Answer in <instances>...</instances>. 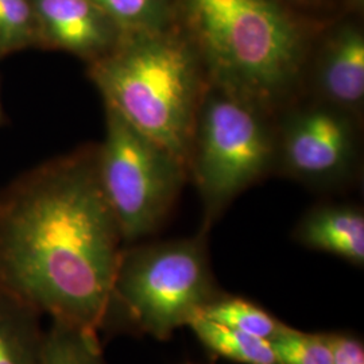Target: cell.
<instances>
[{
    "label": "cell",
    "instance_id": "4fadbf2b",
    "mask_svg": "<svg viewBox=\"0 0 364 364\" xmlns=\"http://www.w3.org/2000/svg\"><path fill=\"white\" fill-rule=\"evenodd\" d=\"M197 316L264 340H272L284 328V324L258 305L235 297H216Z\"/></svg>",
    "mask_w": 364,
    "mask_h": 364
},
{
    "label": "cell",
    "instance_id": "ac0fdd59",
    "mask_svg": "<svg viewBox=\"0 0 364 364\" xmlns=\"http://www.w3.org/2000/svg\"><path fill=\"white\" fill-rule=\"evenodd\" d=\"M332 352V364H364L363 344L347 335H326Z\"/></svg>",
    "mask_w": 364,
    "mask_h": 364
},
{
    "label": "cell",
    "instance_id": "30bf717a",
    "mask_svg": "<svg viewBox=\"0 0 364 364\" xmlns=\"http://www.w3.org/2000/svg\"><path fill=\"white\" fill-rule=\"evenodd\" d=\"M296 236L306 247L333 254L359 266L364 263V216L360 209H314L299 223Z\"/></svg>",
    "mask_w": 364,
    "mask_h": 364
},
{
    "label": "cell",
    "instance_id": "8fae6325",
    "mask_svg": "<svg viewBox=\"0 0 364 364\" xmlns=\"http://www.w3.org/2000/svg\"><path fill=\"white\" fill-rule=\"evenodd\" d=\"M41 313L0 290V364H42L46 331Z\"/></svg>",
    "mask_w": 364,
    "mask_h": 364
},
{
    "label": "cell",
    "instance_id": "9c48e42d",
    "mask_svg": "<svg viewBox=\"0 0 364 364\" xmlns=\"http://www.w3.org/2000/svg\"><path fill=\"white\" fill-rule=\"evenodd\" d=\"M317 85L329 105L344 112L364 102V37L347 25L328 41L317 66Z\"/></svg>",
    "mask_w": 364,
    "mask_h": 364
},
{
    "label": "cell",
    "instance_id": "52a82bcc",
    "mask_svg": "<svg viewBox=\"0 0 364 364\" xmlns=\"http://www.w3.org/2000/svg\"><path fill=\"white\" fill-rule=\"evenodd\" d=\"M353 142L347 112L332 105L313 107L289 120L282 139V159L293 176L306 181H326L347 168Z\"/></svg>",
    "mask_w": 364,
    "mask_h": 364
},
{
    "label": "cell",
    "instance_id": "e0dca14e",
    "mask_svg": "<svg viewBox=\"0 0 364 364\" xmlns=\"http://www.w3.org/2000/svg\"><path fill=\"white\" fill-rule=\"evenodd\" d=\"M269 341L278 364H332L326 335L305 333L284 326Z\"/></svg>",
    "mask_w": 364,
    "mask_h": 364
},
{
    "label": "cell",
    "instance_id": "2e32d148",
    "mask_svg": "<svg viewBox=\"0 0 364 364\" xmlns=\"http://www.w3.org/2000/svg\"><path fill=\"white\" fill-rule=\"evenodd\" d=\"M122 31L169 27L171 0H93Z\"/></svg>",
    "mask_w": 364,
    "mask_h": 364
},
{
    "label": "cell",
    "instance_id": "7a4b0ae2",
    "mask_svg": "<svg viewBox=\"0 0 364 364\" xmlns=\"http://www.w3.org/2000/svg\"><path fill=\"white\" fill-rule=\"evenodd\" d=\"M105 105L189 169L196 117L207 82L192 39L169 27L122 31L115 48L90 63Z\"/></svg>",
    "mask_w": 364,
    "mask_h": 364
},
{
    "label": "cell",
    "instance_id": "3957f363",
    "mask_svg": "<svg viewBox=\"0 0 364 364\" xmlns=\"http://www.w3.org/2000/svg\"><path fill=\"white\" fill-rule=\"evenodd\" d=\"M209 82L264 108L297 82L305 39L277 0H182Z\"/></svg>",
    "mask_w": 364,
    "mask_h": 364
},
{
    "label": "cell",
    "instance_id": "277c9868",
    "mask_svg": "<svg viewBox=\"0 0 364 364\" xmlns=\"http://www.w3.org/2000/svg\"><path fill=\"white\" fill-rule=\"evenodd\" d=\"M216 297L203 239L129 248L119 260L107 323L120 316L144 333L166 338Z\"/></svg>",
    "mask_w": 364,
    "mask_h": 364
},
{
    "label": "cell",
    "instance_id": "5b68a950",
    "mask_svg": "<svg viewBox=\"0 0 364 364\" xmlns=\"http://www.w3.org/2000/svg\"><path fill=\"white\" fill-rule=\"evenodd\" d=\"M274 142L260 108L207 84L196 117L189 169L215 216L269 168Z\"/></svg>",
    "mask_w": 364,
    "mask_h": 364
},
{
    "label": "cell",
    "instance_id": "6da1fadb",
    "mask_svg": "<svg viewBox=\"0 0 364 364\" xmlns=\"http://www.w3.org/2000/svg\"><path fill=\"white\" fill-rule=\"evenodd\" d=\"M122 242L97 146L52 158L0 191V290L52 321L99 333Z\"/></svg>",
    "mask_w": 364,
    "mask_h": 364
},
{
    "label": "cell",
    "instance_id": "8992f818",
    "mask_svg": "<svg viewBox=\"0 0 364 364\" xmlns=\"http://www.w3.org/2000/svg\"><path fill=\"white\" fill-rule=\"evenodd\" d=\"M186 170L169 151L105 105V138L97 146V174L123 242H136L164 223Z\"/></svg>",
    "mask_w": 364,
    "mask_h": 364
},
{
    "label": "cell",
    "instance_id": "d6986e66",
    "mask_svg": "<svg viewBox=\"0 0 364 364\" xmlns=\"http://www.w3.org/2000/svg\"><path fill=\"white\" fill-rule=\"evenodd\" d=\"M1 122H3V111H1V103H0V126H1Z\"/></svg>",
    "mask_w": 364,
    "mask_h": 364
},
{
    "label": "cell",
    "instance_id": "ba28073f",
    "mask_svg": "<svg viewBox=\"0 0 364 364\" xmlns=\"http://www.w3.org/2000/svg\"><path fill=\"white\" fill-rule=\"evenodd\" d=\"M39 48L77 55L88 64L111 52L122 36L93 0H31Z\"/></svg>",
    "mask_w": 364,
    "mask_h": 364
},
{
    "label": "cell",
    "instance_id": "5bb4252c",
    "mask_svg": "<svg viewBox=\"0 0 364 364\" xmlns=\"http://www.w3.org/2000/svg\"><path fill=\"white\" fill-rule=\"evenodd\" d=\"M42 364H105L96 333L60 321L46 331Z\"/></svg>",
    "mask_w": 364,
    "mask_h": 364
},
{
    "label": "cell",
    "instance_id": "7c38bea8",
    "mask_svg": "<svg viewBox=\"0 0 364 364\" xmlns=\"http://www.w3.org/2000/svg\"><path fill=\"white\" fill-rule=\"evenodd\" d=\"M198 340L212 352L240 364H278L269 340L221 326L201 316L189 323Z\"/></svg>",
    "mask_w": 364,
    "mask_h": 364
},
{
    "label": "cell",
    "instance_id": "9a60e30c",
    "mask_svg": "<svg viewBox=\"0 0 364 364\" xmlns=\"http://www.w3.org/2000/svg\"><path fill=\"white\" fill-rule=\"evenodd\" d=\"M39 48L31 0H0V58Z\"/></svg>",
    "mask_w": 364,
    "mask_h": 364
}]
</instances>
